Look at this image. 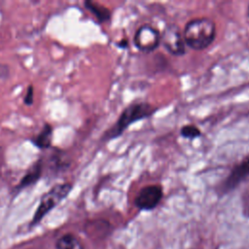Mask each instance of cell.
I'll use <instances>...</instances> for the list:
<instances>
[{
    "instance_id": "10",
    "label": "cell",
    "mask_w": 249,
    "mask_h": 249,
    "mask_svg": "<svg viewBox=\"0 0 249 249\" xmlns=\"http://www.w3.org/2000/svg\"><path fill=\"white\" fill-rule=\"evenodd\" d=\"M85 6L96 18V19L99 22L107 21L111 18L110 10L101 4H98L92 1H86Z\"/></svg>"
},
{
    "instance_id": "15",
    "label": "cell",
    "mask_w": 249,
    "mask_h": 249,
    "mask_svg": "<svg viewBox=\"0 0 249 249\" xmlns=\"http://www.w3.org/2000/svg\"><path fill=\"white\" fill-rule=\"evenodd\" d=\"M247 18H248V21H249V5H248V9H247Z\"/></svg>"
},
{
    "instance_id": "14",
    "label": "cell",
    "mask_w": 249,
    "mask_h": 249,
    "mask_svg": "<svg viewBox=\"0 0 249 249\" xmlns=\"http://www.w3.org/2000/svg\"><path fill=\"white\" fill-rule=\"evenodd\" d=\"M126 45H127L126 41H123V42H120V43H118V46H120L121 48H124V47H126Z\"/></svg>"
},
{
    "instance_id": "2",
    "label": "cell",
    "mask_w": 249,
    "mask_h": 249,
    "mask_svg": "<svg viewBox=\"0 0 249 249\" xmlns=\"http://www.w3.org/2000/svg\"><path fill=\"white\" fill-rule=\"evenodd\" d=\"M157 108L148 102L144 101H134L130 103L124 110L121 113L117 122L108 130L105 131L102 140L109 141L121 136L124 130L130 126L132 124L151 117Z\"/></svg>"
},
{
    "instance_id": "6",
    "label": "cell",
    "mask_w": 249,
    "mask_h": 249,
    "mask_svg": "<svg viewBox=\"0 0 249 249\" xmlns=\"http://www.w3.org/2000/svg\"><path fill=\"white\" fill-rule=\"evenodd\" d=\"M163 196V191L160 185H148L143 187L134 198L135 206L140 210L155 209Z\"/></svg>"
},
{
    "instance_id": "5",
    "label": "cell",
    "mask_w": 249,
    "mask_h": 249,
    "mask_svg": "<svg viewBox=\"0 0 249 249\" xmlns=\"http://www.w3.org/2000/svg\"><path fill=\"white\" fill-rule=\"evenodd\" d=\"M133 43L135 47L144 53L155 51L160 43V34L150 24H143L134 33Z\"/></svg>"
},
{
    "instance_id": "3",
    "label": "cell",
    "mask_w": 249,
    "mask_h": 249,
    "mask_svg": "<svg viewBox=\"0 0 249 249\" xmlns=\"http://www.w3.org/2000/svg\"><path fill=\"white\" fill-rule=\"evenodd\" d=\"M72 189L69 183L57 184L41 197L39 206L32 219V225L39 223L46 214H48L54 206H56L63 198H65Z\"/></svg>"
},
{
    "instance_id": "1",
    "label": "cell",
    "mask_w": 249,
    "mask_h": 249,
    "mask_svg": "<svg viewBox=\"0 0 249 249\" xmlns=\"http://www.w3.org/2000/svg\"><path fill=\"white\" fill-rule=\"evenodd\" d=\"M216 37V26L208 18H196L189 20L183 30L185 44L193 50L208 48Z\"/></svg>"
},
{
    "instance_id": "11",
    "label": "cell",
    "mask_w": 249,
    "mask_h": 249,
    "mask_svg": "<svg viewBox=\"0 0 249 249\" xmlns=\"http://www.w3.org/2000/svg\"><path fill=\"white\" fill-rule=\"evenodd\" d=\"M57 249H84L82 242L73 234L67 233L59 237L56 241Z\"/></svg>"
},
{
    "instance_id": "4",
    "label": "cell",
    "mask_w": 249,
    "mask_h": 249,
    "mask_svg": "<svg viewBox=\"0 0 249 249\" xmlns=\"http://www.w3.org/2000/svg\"><path fill=\"white\" fill-rule=\"evenodd\" d=\"M160 43H162L164 49L172 55L180 56L186 53L183 33L179 26L174 23L165 26L160 34Z\"/></svg>"
},
{
    "instance_id": "7",
    "label": "cell",
    "mask_w": 249,
    "mask_h": 249,
    "mask_svg": "<svg viewBox=\"0 0 249 249\" xmlns=\"http://www.w3.org/2000/svg\"><path fill=\"white\" fill-rule=\"evenodd\" d=\"M247 177H249V155L231 168L229 175L221 183L219 189L222 194H227L234 190Z\"/></svg>"
},
{
    "instance_id": "9",
    "label": "cell",
    "mask_w": 249,
    "mask_h": 249,
    "mask_svg": "<svg viewBox=\"0 0 249 249\" xmlns=\"http://www.w3.org/2000/svg\"><path fill=\"white\" fill-rule=\"evenodd\" d=\"M52 138L53 126L50 124H45L41 131L36 136H34L31 141L36 147L40 149H47L52 145Z\"/></svg>"
},
{
    "instance_id": "8",
    "label": "cell",
    "mask_w": 249,
    "mask_h": 249,
    "mask_svg": "<svg viewBox=\"0 0 249 249\" xmlns=\"http://www.w3.org/2000/svg\"><path fill=\"white\" fill-rule=\"evenodd\" d=\"M42 172H43V162L40 160H37L30 167V169L25 173V175L21 178L20 182L17 186V189H23L30 185H33L40 179Z\"/></svg>"
},
{
    "instance_id": "12",
    "label": "cell",
    "mask_w": 249,
    "mask_h": 249,
    "mask_svg": "<svg viewBox=\"0 0 249 249\" xmlns=\"http://www.w3.org/2000/svg\"><path fill=\"white\" fill-rule=\"evenodd\" d=\"M180 134L181 136H183L184 138H187V139H195V138H197L200 136L201 134V131L200 129L195 125V124H186L184 126L181 127L180 129Z\"/></svg>"
},
{
    "instance_id": "13",
    "label": "cell",
    "mask_w": 249,
    "mask_h": 249,
    "mask_svg": "<svg viewBox=\"0 0 249 249\" xmlns=\"http://www.w3.org/2000/svg\"><path fill=\"white\" fill-rule=\"evenodd\" d=\"M33 99H34V89L31 85H29L27 88V91L24 95L23 101L26 105H31L33 103Z\"/></svg>"
}]
</instances>
